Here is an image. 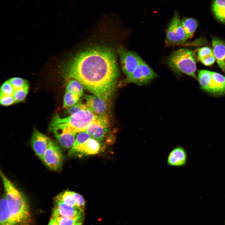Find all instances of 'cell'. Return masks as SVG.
Listing matches in <instances>:
<instances>
[{
	"label": "cell",
	"mask_w": 225,
	"mask_h": 225,
	"mask_svg": "<svg viewBox=\"0 0 225 225\" xmlns=\"http://www.w3.org/2000/svg\"><path fill=\"white\" fill-rule=\"evenodd\" d=\"M50 139L35 129L31 139L32 147L37 155L42 160L49 144Z\"/></svg>",
	"instance_id": "cell-13"
},
{
	"label": "cell",
	"mask_w": 225,
	"mask_h": 225,
	"mask_svg": "<svg viewBox=\"0 0 225 225\" xmlns=\"http://www.w3.org/2000/svg\"><path fill=\"white\" fill-rule=\"evenodd\" d=\"M181 23L187 40L191 38L198 26L197 20L192 18H184L181 21Z\"/></svg>",
	"instance_id": "cell-19"
},
{
	"label": "cell",
	"mask_w": 225,
	"mask_h": 225,
	"mask_svg": "<svg viewBox=\"0 0 225 225\" xmlns=\"http://www.w3.org/2000/svg\"><path fill=\"white\" fill-rule=\"evenodd\" d=\"M63 159L62 153L59 145L50 139L48 147L41 160L51 169L58 171L62 167Z\"/></svg>",
	"instance_id": "cell-7"
},
{
	"label": "cell",
	"mask_w": 225,
	"mask_h": 225,
	"mask_svg": "<svg viewBox=\"0 0 225 225\" xmlns=\"http://www.w3.org/2000/svg\"><path fill=\"white\" fill-rule=\"evenodd\" d=\"M211 77V71L201 70L199 72L198 77V82L201 87L206 91Z\"/></svg>",
	"instance_id": "cell-25"
},
{
	"label": "cell",
	"mask_w": 225,
	"mask_h": 225,
	"mask_svg": "<svg viewBox=\"0 0 225 225\" xmlns=\"http://www.w3.org/2000/svg\"><path fill=\"white\" fill-rule=\"evenodd\" d=\"M87 107L85 104H83L81 101H79L75 105L67 109V112L70 115Z\"/></svg>",
	"instance_id": "cell-32"
},
{
	"label": "cell",
	"mask_w": 225,
	"mask_h": 225,
	"mask_svg": "<svg viewBox=\"0 0 225 225\" xmlns=\"http://www.w3.org/2000/svg\"><path fill=\"white\" fill-rule=\"evenodd\" d=\"M109 125L107 116H98L87 128L85 132L100 142L103 141Z\"/></svg>",
	"instance_id": "cell-9"
},
{
	"label": "cell",
	"mask_w": 225,
	"mask_h": 225,
	"mask_svg": "<svg viewBox=\"0 0 225 225\" xmlns=\"http://www.w3.org/2000/svg\"><path fill=\"white\" fill-rule=\"evenodd\" d=\"M74 196L77 207L79 209L84 211L85 206L84 199L81 195L75 192Z\"/></svg>",
	"instance_id": "cell-33"
},
{
	"label": "cell",
	"mask_w": 225,
	"mask_h": 225,
	"mask_svg": "<svg viewBox=\"0 0 225 225\" xmlns=\"http://www.w3.org/2000/svg\"><path fill=\"white\" fill-rule=\"evenodd\" d=\"M101 142L91 137L77 149L73 156H78L92 155L98 154L103 149Z\"/></svg>",
	"instance_id": "cell-15"
},
{
	"label": "cell",
	"mask_w": 225,
	"mask_h": 225,
	"mask_svg": "<svg viewBox=\"0 0 225 225\" xmlns=\"http://www.w3.org/2000/svg\"><path fill=\"white\" fill-rule=\"evenodd\" d=\"M157 77V74L143 60L123 82L142 86L148 84Z\"/></svg>",
	"instance_id": "cell-6"
},
{
	"label": "cell",
	"mask_w": 225,
	"mask_h": 225,
	"mask_svg": "<svg viewBox=\"0 0 225 225\" xmlns=\"http://www.w3.org/2000/svg\"><path fill=\"white\" fill-rule=\"evenodd\" d=\"M167 62L175 73H184L197 78L196 59L190 49L182 48L175 51L168 57Z\"/></svg>",
	"instance_id": "cell-3"
},
{
	"label": "cell",
	"mask_w": 225,
	"mask_h": 225,
	"mask_svg": "<svg viewBox=\"0 0 225 225\" xmlns=\"http://www.w3.org/2000/svg\"><path fill=\"white\" fill-rule=\"evenodd\" d=\"M91 137V136L85 132H79L73 146L68 152V155L73 156L78 148Z\"/></svg>",
	"instance_id": "cell-22"
},
{
	"label": "cell",
	"mask_w": 225,
	"mask_h": 225,
	"mask_svg": "<svg viewBox=\"0 0 225 225\" xmlns=\"http://www.w3.org/2000/svg\"><path fill=\"white\" fill-rule=\"evenodd\" d=\"M187 39L177 12L174 14L166 32L165 43L168 46H175L183 43Z\"/></svg>",
	"instance_id": "cell-5"
},
{
	"label": "cell",
	"mask_w": 225,
	"mask_h": 225,
	"mask_svg": "<svg viewBox=\"0 0 225 225\" xmlns=\"http://www.w3.org/2000/svg\"><path fill=\"white\" fill-rule=\"evenodd\" d=\"M0 225H15L11 218L4 195L0 200Z\"/></svg>",
	"instance_id": "cell-18"
},
{
	"label": "cell",
	"mask_w": 225,
	"mask_h": 225,
	"mask_svg": "<svg viewBox=\"0 0 225 225\" xmlns=\"http://www.w3.org/2000/svg\"><path fill=\"white\" fill-rule=\"evenodd\" d=\"M48 225H59L57 222L54 218H51Z\"/></svg>",
	"instance_id": "cell-34"
},
{
	"label": "cell",
	"mask_w": 225,
	"mask_h": 225,
	"mask_svg": "<svg viewBox=\"0 0 225 225\" xmlns=\"http://www.w3.org/2000/svg\"><path fill=\"white\" fill-rule=\"evenodd\" d=\"M212 54H213L212 50L207 47L200 48L198 52V57L200 60Z\"/></svg>",
	"instance_id": "cell-30"
},
{
	"label": "cell",
	"mask_w": 225,
	"mask_h": 225,
	"mask_svg": "<svg viewBox=\"0 0 225 225\" xmlns=\"http://www.w3.org/2000/svg\"><path fill=\"white\" fill-rule=\"evenodd\" d=\"M8 80L14 90L21 88L29 84L26 80L19 77L12 78Z\"/></svg>",
	"instance_id": "cell-28"
},
{
	"label": "cell",
	"mask_w": 225,
	"mask_h": 225,
	"mask_svg": "<svg viewBox=\"0 0 225 225\" xmlns=\"http://www.w3.org/2000/svg\"><path fill=\"white\" fill-rule=\"evenodd\" d=\"M212 77L207 91L215 94L225 93V76L211 72Z\"/></svg>",
	"instance_id": "cell-16"
},
{
	"label": "cell",
	"mask_w": 225,
	"mask_h": 225,
	"mask_svg": "<svg viewBox=\"0 0 225 225\" xmlns=\"http://www.w3.org/2000/svg\"><path fill=\"white\" fill-rule=\"evenodd\" d=\"M4 194L11 218L15 225L25 223L30 218L28 204L22 193L1 171Z\"/></svg>",
	"instance_id": "cell-2"
},
{
	"label": "cell",
	"mask_w": 225,
	"mask_h": 225,
	"mask_svg": "<svg viewBox=\"0 0 225 225\" xmlns=\"http://www.w3.org/2000/svg\"><path fill=\"white\" fill-rule=\"evenodd\" d=\"M15 102L13 96L0 94V103L2 105L7 106Z\"/></svg>",
	"instance_id": "cell-31"
},
{
	"label": "cell",
	"mask_w": 225,
	"mask_h": 225,
	"mask_svg": "<svg viewBox=\"0 0 225 225\" xmlns=\"http://www.w3.org/2000/svg\"><path fill=\"white\" fill-rule=\"evenodd\" d=\"M14 90L8 80L5 81L0 88V94L7 95L13 96Z\"/></svg>",
	"instance_id": "cell-29"
},
{
	"label": "cell",
	"mask_w": 225,
	"mask_h": 225,
	"mask_svg": "<svg viewBox=\"0 0 225 225\" xmlns=\"http://www.w3.org/2000/svg\"><path fill=\"white\" fill-rule=\"evenodd\" d=\"M80 97L77 94L66 92L64 96L63 107L68 109L76 104Z\"/></svg>",
	"instance_id": "cell-24"
},
{
	"label": "cell",
	"mask_w": 225,
	"mask_h": 225,
	"mask_svg": "<svg viewBox=\"0 0 225 225\" xmlns=\"http://www.w3.org/2000/svg\"><path fill=\"white\" fill-rule=\"evenodd\" d=\"M98 116L87 107L66 118H62L56 115L53 118L51 124L63 128H68L77 133L85 132L88 126Z\"/></svg>",
	"instance_id": "cell-4"
},
{
	"label": "cell",
	"mask_w": 225,
	"mask_h": 225,
	"mask_svg": "<svg viewBox=\"0 0 225 225\" xmlns=\"http://www.w3.org/2000/svg\"><path fill=\"white\" fill-rule=\"evenodd\" d=\"M51 218L55 219L59 225H82L83 220H76L61 217Z\"/></svg>",
	"instance_id": "cell-27"
},
{
	"label": "cell",
	"mask_w": 225,
	"mask_h": 225,
	"mask_svg": "<svg viewBox=\"0 0 225 225\" xmlns=\"http://www.w3.org/2000/svg\"><path fill=\"white\" fill-rule=\"evenodd\" d=\"M122 70L126 77L129 76L143 60L135 52L120 46L117 50Z\"/></svg>",
	"instance_id": "cell-8"
},
{
	"label": "cell",
	"mask_w": 225,
	"mask_h": 225,
	"mask_svg": "<svg viewBox=\"0 0 225 225\" xmlns=\"http://www.w3.org/2000/svg\"><path fill=\"white\" fill-rule=\"evenodd\" d=\"M74 192L66 190L58 194L54 198L55 202H61L68 205L78 208L77 207Z\"/></svg>",
	"instance_id": "cell-21"
},
{
	"label": "cell",
	"mask_w": 225,
	"mask_h": 225,
	"mask_svg": "<svg viewBox=\"0 0 225 225\" xmlns=\"http://www.w3.org/2000/svg\"><path fill=\"white\" fill-rule=\"evenodd\" d=\"M49 129L62 147L65 148H71L75 141L77 133L68 128H63L51 124Z\"/></svg>",
	"instance_id": "cell-11"
},
{
	"label": "cell",
	"mask_w": 225,
	"mask_h": 225,
	"mask_svg": "<svg viewBox=\"0 0 225 225\" xmlns=\"http://www.w3.org/2000/svg\"></svg>",
	"instance_id": "cell-35"
},
{
	"label": "cell",
	"mask_w": 225,
	"mask_h": 225,
	"mask_svg": "<svg viewBox=\"0 0 225 225\" xmlns=\"http://www.w3.org/2000/svg\"><path fill=\"white\" fill-rule=\"evenodd\" d=\"M52 217H61L83 220L84 211L61 202H55Z\"/></svg>",
	"instance_id": "cell-10"
},
{
	"label": "cell",
	"mask_w": 225,
	"mask_h": 225,
	"mask_svg": "<svg viewBox=\"0 0 225 225\" xmlns=\"http://www.w3.org/2000/svg\"><path fill=\"white\" fill-rule=\"evenodd\" d=\"M83 87L78 80L71 79H69L66 84V91L69 92L77 94L80 97L83 95Z\"/></svg>",
	"instance_id": "cell-23"
},
{
	"label": "cell",
	"mask_w": 225,
	"mask_h": 225,
	"mask_svg": "<svg viewBox=\"0 0 225 225\" xmlns=\"http://www.w3.org/2000/svg\"><path fill=\"white\" fill-rule=\"evenodd\" d=\"M187 160L186 151L183 147L178 146L174 147L168 154L167 165L174 167H183L186 165Z\"/></svg>",
	"instance_id": "cell-14"
},
{
	"label": "cell",
	"mask_w": 225,
	"mask_h": 225,
	"mask_svg": "<svg viewBox=\"0 0 225 225\" xmlns=\"http://www.w3.org/2000/svg\"><path fill=\"white\" fill-rule=\"evenodd\" d=\"M115 50L110 46L93 44L79 50L62 68L64 78L79 81L93 95L108 101L119 75Z\"/></svg>",
	"instance_id": "cell-1"
},
{
	"label": "cell",
	"mask_w": 225,
	"mask_h": 225,
	"mask_svg": "<svg viewBox=\"0 0 225 225\" xmlns=\"http://www.w3.org/2000/svg\"><path fill=\"white\" fill-rule=\"evenodd\" d=\"M84 98L85 104L93 113L98 116L108 117V101L94 95H86Z\"/></svg>",
	"instance_id": "cell-12"
},
{
	"label": "cell",
	"mask_w": 225,
	"mask_h": 225,
	"mask_svg": "<svg viewBox=\"0 0 225 225\" xmlns=\"http://www.w3.org/2000/svg\"><path fill=\"white\" fill-rule=\"evenodd\" d=\"M212 8L216 18L221 22L225 23V0H214Z\"/></svg>",
	"instance_id": "cell-20"
},
{
	"label": "cell",
	"mask_w": 225,
	"mask_h": 225,
	"mask_svg": "<svg viewBox=\"0 0 225 225\" xmlns=\"http://www.w3.org/2000/svg\"><path fill=\"white\" fill-rule=\"evenodd\" d=\"M29 89V84L14 91L13 96L15 102H22L25 99L28 92Z\"/></svg>",
	"instance_id": "cell-26"
},
{
	"label": "cell",
	"mask_w": 225,
	"mask_h": 225,
	"mask_svg": "<svg viewBox=\"0 0 225 225\" xmlns=\"http://www.w3.org/2000/svg\"><path fill=\"white\" fill-rule=\"evenodd\" d=\"M212 45L215 60L219 68L225 73V43L221 39L213 38Z\"/></svg>",
	"instance_id": "cell-17"
}]
</instances>
